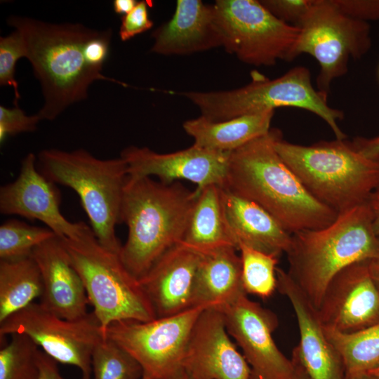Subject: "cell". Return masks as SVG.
<instances>
[{"instance_id": "1", "label": "cell", "mask_w": 379, "mask_h": 379, "mask_svg": "<svg viewBox=\"0 0 379 379\" xmlns=\"http://www.w3.org/2000/svg\"><path fill=\"white\" fill-rule=\"evenodd\" d=\"M277 129L232 152L225 187L267 211L291 234L323 228L338 213L315 199L274 147Z\"/></svg>"}, {"instance_id": "2", "label": "cell", "mask_w": 379, "mask_h": 379, "mask_svg": "<svg viewBox=\"0 0 379 379\" xmlns=\"http://www.w3.org/2000/svg\"><path fill=\"white\" fill-rule=\"evenodd\" d=\"M8 24L21 34L25 58L41 84L44 104L37 114L41 120H53L72 104L86 99L95 80L122 84L88 65L84 46L93 29L20 16L10 17Z\"/></svg>"}, {"instance_id": "3", "label": "cell", "mask_w": 379, "mask_h": 379, "mask_svg": "<svg viewBox=\"0 0 379 379\" xmlns=\"http://www.w3.org/2000/svg\"><path fill=\"white\" fill-rule=\"evenodd\" d=\"M197 197L178 182L165 184L150 177H127L121 222L128 227L120 258L137 279L168 249L182 241Z\"/></svg>"}, {"instance_id": "4", "label": "cell", "mask_w": 379, "mask_h": 379, "mask_svg": "<svg viewBox=\"0 0 379 379\" xmlns=\"http://www.w3.org/2000/svg\"><path fill=\"white\" fill-rule=\"evenodd\" d=\"M287 273L317 310L332 279L354 263L379 257V236L368 204L340 213L330 225L291 234Z\"/></svg>"}, {"instance_id": "5", "label": "cell", "mask_w": 379, "mask_h": 379, "mask_svg": "<svg viewBox=\"0 0 379 379\" xmlns=\"http://www.w3.org/2000/svg\"><path fill=\"white\" fill-rule=\"evenodd\" d=\"M274 147L307 190L338 214L366 202L379 187V162L362 156L346 140L302 145L280 135Z\"/></svg>"}, {"instance_id": "6", "label": "cell", "mask_w": 379, "mask_h": 379, "mask_svg": "<svg viewBox=\"0 0 379 379\" xmlns=\"http://www.w3.org/2000/svg\"><path fill=\"white\" fill-rule=\"evenodd\" d=\"M39 171L55 184L68 187L79 195L98 242L120 253L116 234L128 166L121 158L101 159L84 149L71 152L41 150L36 157Z\"/></svg>"}, {"instance_id": "7", "label": "cell", "mask_w": 379, "mask_h": 379, "mask_svg": "<svg viewBox=\"0 0 379 379\" xmlns=\"http://www.w3.org/2000/svg\"><path fill=\"white\" fill-rule=\"evenodd\" d=\"M178 94L196 105L201 116L212 121L291 107L309 111L321 118L331 128L335 139L345 140L338 125L342 110L330 107L326 95L315 88L309 69L296 66L283 75L270 79L256 73L244 86L218 91H187Z\"/></svg>"}, {"instance_id": "8", "label": "cell", "mask_w": 379, "mask_h": 379, "mask_svg": "<svg viewBox=\"0 0 379 379\" xmlns=\"http://www.w3.org/2000/svg\"><path fill=\"white\" fill-rule=\"evenodd\" d=\"M60 239L83 281L104 338L114 322L157 318L138 279L127 270L119 254L98 242L91 227L77 239Z\"/></svg>"}, {"instance_id": "9", "label": "cell", "mask_w": 379, "mask_h": 379, "mask_svg": "<svg viewBox=\"0 0 379 379\" xmlns=\"http://www.w3.org/2000/svg\"><path fill=\"white\" fill-rule=\"evenodd\" d=\"M298 27L286 61L301 54L312 56L319 65L317 89L326 97L332 82L347 72L350 59H360L371 47L368 23L347 15L333 0H314Z\"/></svg>"}, {"instance_id": "10", "label": "cell", "mask_w": 379, "mask_h": 379, "mask_svg": "<svg viewBox=\"0 0 379 379\" xmlns=\"http://www.w3.org/2000/svg\"><path fill=\"white\" fill-rule=\"evenodd\" d=\"M222 46L241 62L272 66L287 60L300 32L273 15L257 0H217L213 4Z\"/></svg>"}, {"instance_id": "11", "label": "cell", "mask_w": 379, "mask_h": 379, "mask_svg": "<svg viewBox=\"0 0 379 379\" xmlns=\"http://www.w3.org/2000/svg\"><path fill=\"white\" fill-rule=\"evenodd\" d=\"M209 307L198 305L149 321H121L106 331L109 338L141 366L145 379H175L182 371L187 343L199 317Z\"/></svg>"}, {"instance_id": "12", "label": "cell", "mask_w": 379, "mask_h": 379, "mask_svg": "<svg viewBox=\"0 0 379 379\" xmlns=\"http://www.w3.org/2000/svg\"><path fill=\"white\" fill-rule=\"evenodd\" d=\"M14 333L28 336L56 362L77 367L82 379H90L93 351L104 338L93 312L68 320L41 302H33L0 323L1 338Z\"/></svg>"}, {"instance_id": "13", "label": "cell", "mask_w": 379, "mask_h": 379, "mask_svg": "<svg viewBox=\"0 0 379 379\" xmlns=\"http://www.w3.org/2000/svg\"><path fill=\"white\" fill-rule=\"evenodd\" d=\"M246 295L216 309L223 315L229 335L243 352L251 368V379H292L294 364L272 338L278 325L276 315Z\"/></svg>"}, {"instance_id": "14", "label": "cell", "mask_w": 379, "mask_h": 379, "mask_svg": "<svg viewBox=\"0 0 379 379\" xmlns=\"http://www.w3.org/2000/svg\"><path fill=\"white\" fill-rule=\"evenodd\" d=\"M231 152L210 150L192 145L171 153H158L148 147L129 146L121 152L128 166V177H157L171 184L179 180L195 183L197 189L209 185L223 187Z\"/></svg>"}, {"instance_id": "15", "label": "cell", "mask_w": 379, "mask_h": 379, "mask_svg": "<svg viewBox=\"0 0 379 379\" xmlns=\"http://www.w3.org/2000/svg\"><path fill=\"white\" fill-rule=\"evenodd\" d=\"M60 201L56 184L39 171L33 153L22 161L17 178L0 188L1 213L37 220L60 238L77 239L89 226L69 221L61 213Z\"/></svg>"}, {"instance_id": "16", "label": "cell", "mask_w": 379, "mask_h": 379, "mask_svg": "<svg viewBox=\"0 0 379 379\" xmlns=\"http://www.w3.org/2000/svg\"><path fill=\"white\" fill-rule=\"evenodd\" d=\"M368 261L347 266L328 284L317 310L323 326L352 333L379 321V290Z\"/></svg>"}, {"instance_id": "17", "label": "cell", "mask_w": 379, "mask_h": 379, "mask_svg": "<svg viewBox=\"0 0 379 379\" xmlns=\"http://www.w3.org/2000/svg\"><path fill=\"white\" fill-rule=\"evenodd\" d=\"M229 335L221 312L204 310L192 331L183 371L192 379H251V368Z\"/></svg>"}, {"instance_id": "18", "label": "cell", "mask_w": 379, "mask_h": 379, "mask_svg": "<svg viewBox=\"0 0 379 379\" xmlns=\"http://www.w3.org/2000/svg\"><path fill=\"white\" fill-rule=\"evenodd\" d=\"M277 289L290 301L295 312L300 343L293 351L310 379H345L343 360L327 338L317 310L287 272L277 269Z\"/></svg>"}, {"instance_id": "19", "label": "cell", "mask_w": 379, "mask_h": 379, "mask_svg": "<svg viewBox=\"0 0 379 379\" xmlns=\"http://www.w3.org/2000/svg\"><path fill=\"white\" fill-rule=\"evenodd\" d=\"M199 252L182 241L165 252L138 281L157 317L182 312L193 306Z\"/></svg>"}, {"instance_id": "20", "label": "cell", "mask_w": 379, "mask_h": 379, "mask_svg": "<svg viewBox=\"0 0 379 379\" xmlns=\"http://www.w3.org/2000/svg\"><path fill=\"white\" fill-rule=\"evenodd\" d=\"M42 279L41 303L59 317L77 320L86 317L89 303L83 281L60 237L38 246L32 253Z\"/></svg>"}, {"instance_id": "21", "label": "cell", "mask_w": 379, "mask_h": 379, "mask_svg": "<svg viewBox=\"0 0 379 379\" xmlns=\"http://www.w3.org/2000/svg\"><path fill=\"white\" fill-rule=\"evenodd\" d=\"M151 51L164 55H183L222 46L213 5L200 0H178L175 13L156 29Z\"/></svg>"}, {"instance_id": "22", "label": "cell", "mask_w": 379, "mask_h": 379, "mask_svg": "<svg viewBox=\"0 0 379 379\" xmlns=\"http://www.w3.org/2000/svg\"><path fill=\"white\" fill-rule=\"evenodd\" d=\"M227 227L238 250L245 245L279 258L288 251L291 234L256 203L222 187Z\"/></svg>"}, {"instance_id": "23", "label": "cell", "mask_w": 379, "mask_h": 379, "mask_svg": "<svg viewBox=\"0 0 379 379\" xmlns=\"http://www.w3.org/2000/svg\"><path fill=\"white\" fill-rule=\"evenodd\" d=\"M237 251L227 246L201 253L194 282V307L208 305L219 308L246 294Z\"/></svg>"}, {"instance_id": "24", "label": "cell", "mask_w": 379, "mask_h": 379, "mask_svg": "<svg viewBox=\"0 0 379 379\" xmlns=\"http://www.w3.org/2000/svg\"><path fill=\"white\" fill-rule=\"evenodd\" d=\"M274 111H265L222 121H212L202 116L183 123L194 145L210 150L232 152L252 140L266 134Z\"/></svg>"}, {"instance_id": "25", "label": "cell", "mask_w": 379, "mask_h": 379, "mask_svg": "<svg viewBox=\"0 0 379 379\" xmlns=\"http://www.w3.org/2000/svg\"><path fill=\"white\" fill-rule=\"evenodd\" d=\"M196 190L197 197L182 242L201 253L227 246L236 248L226 224L222 187L209 185Z\"/></svg>"}, {"instance_id": "26", "label": "cell", "mask_w": 379, "mask_h": 379, "mask_svg": "<svg viewBox=\"0 0 379 379\" xmlns=\"http://www.w3.org/2000/svg\"><path fill=\"white\" fill-rule=\"evenodd\" d=\"M42 293L41 272L32 255L0 260V323L34 302Z\"/></svg>"}, {"instance_id": "27", "label": "cell", "mask_w": 379, "mask_h": 379, "mask_svg": "<svg viewBox=\"0 0 379 379\" xmlns=\"http://www.w3.org/2000/svg\"><path fill=\"white\" fill-rule=\"evenodd\" d=\"M324 328L343 360L345 375L367 373L379 366V321L352 333Z\"/></svg>"}, {"instance_id": "28", "label": "cell", "mask_w": 379, "mask_h": 379, "mask_svg": "<svg viewBox=\"0 0 379 379\" xmlns=\"http://www.w3.org/2000/svg\"><path fill=\"white\" fill-rule=\"evenodd\" d=\"M241 265V280L246 294L270 298L277 288L278 258L245 245L238 247Z\"/></svg>"}, {"instance_id": "29", "label": "cell", "mask_w": 379, "mask_h": 379, "mask_svg": "<svg viewBox=\"0 0 379 379\" xmlns=\"http://www.w3.org/2000/svg\"><path fill=\"white\" fill-rule=\"evenodd\" d=\"M55 236L48 227L9 219L0 226V260L30 257L38 246Z\"/></svg>"}, {"instance_id": "30", "label": "cell", "mask_w": 379, "mask_h": 379, "mask_svg": "<svg viewBox=\"0 0 379 379\" xmlns=\"http://www.w3.org/2000/svg\"><path fill=\"white\" fill-rule=\"evenodd\" d=\"M93 379H142V368L124 348L109 338L101 340L91 356Z\"/></svg>"}, {"instance_id": "31", "label": "cell", "mask_w": 379, "mask_h": 379, "mask_svg": "<svg viewBox=\"0 0 379 379\" xmlns=\"http://www.w3.org/2000/svg\"><path fill=\"white\" fill-rule=\"evenodd\" d=\"M10 336L0 350V379H39V347L26 335Z\"/></svg>"}, {"instance_id": "32", "label": "cell", "mask_w": 379, "mask_h": 379, "mask_svg": "<svg viewBox=\"0 0 379 379\" xmlns=\"http://www.w3.org/2000/svg\"><path fill=\"white\" fill-rule=\"evenodd\" d=\"M25 48L20 32L15 30L11 34L0 38V84L13 88L15 106L20 99L18 84L15 79V65L18 59L25 57Z\"/></svg>"}, {"instance_id": "33", "label": "cell", "mask_w": 379, "mask_h": 379, "mask_svg": "<svg viewBox=\"0 0 379 379\" xmlns=\"http://www.w3.org/2000/svg\"><path fill=\"white\" fill-rule=\"evenodd\" d=\"M41 120L36 114L27 116L18 106L8 108L0 106V142H4L8 136L20 133L32 132L36 129Z\"/></svg>"}, {"instance_id": "34", "label": "cell", "mask_w": 379, "mask_h": 379, "mask_svg": "<svg viewBox=\"0 0 379 379\" xmlns=\"http://www.w3.org/2000/svg\"><path fill=\"white\" fill-rule=\"evenodd\" d=\"M314 0H262L261 4L277 18L298 27L308 13Z\"/></svg>"}, {"instance_id": "35", "label": "cell", "mask_w": 379, "mask_h": 379, "mask_svg": "<svg viewBox=\"0 0 379 379\" xmlns=\"http://www.w3.org/2000/svg\"><path fill=\"white\" fill-rule=\"evenodd\" d=\"M149 6L148 1H138L132 11L122 16L119 31L121 41H128L153 27V21L149 15Z\"/></svg>"}, {"instance_id": "36", "label": "cell", "mask_w": 379, "mask_h": 379, "mask_svg": "<svg viewBox=\"0 0 379 379\" xmlns=\"http://www.w3.org/2000/svg\"><path fill=\"white\" fill-rule=\"evenodd\" d=\"M112 38V30H93L84 46V55L88 65L102 70L107 58Z\"/></svg>"}, {"instance_id": "37", "label": "cell", "mask_w": 379, "mask_h": 379, "mask_svg": "<svg viewBox=\"0 0 379 379\" xmlns=\"http://www.w3.org/2000/svg\"><path fill=\"white\" fill-rule=\"evenodd\" d=\"M347 15L362 21L379 20V0H333Z\"/></svg>"}, {"instance_id": "38", "label": "cell", "mask_w": 379, "mask_h": 379, "mask_svg": "<svg viewBox=\"0 0 379 379\" xmlns=\"http://www.w3.org/2000/svg\"><path fill=\"white\" fill-rule=\"evenodd\" d=\"M351 143L362 156L369 160L379 162V135L374 138L357 137Z\"/></svg>"}, {"instance_id": "39", "label": "cell", "mask_w": 379, "mask_h": 379, "mask_svg": "<svg viewBox=\"0 0 379 379\" xmlns=\"http://www.w3.org/2000/svg\"><path fill=\"white\" fill-rule=\"evenodd\" d=\"M56 363L54 359L39 350L38 353L39 379H64L58 371Z\"/></svg>"}, {"instance_id": "40", "label": "cell", "mask_w": 379, "mask_h": 379, "mask_svg": "<svg viewBox=\"0 0 379 379\" xmlns=\"http://www.w3.org/2000/svg\"><path fill=\"white\" fill-rule=\"evenodd\" d=\"M375 234L379 236V187L374 190L368 199Z\"/></svg>"}, {"instance_id": "41", "label": "cell", "mask_w": 379, "mask_h": 379, "mask_svg": "<svg viewBox=\"0 0 379 379\" xmlns=\"http://www.w3.org/2000/svg\"><path fill=\"white\" fill-rule=\"evenodd\" d=\"M138 2L135 0H114L113 8L117 14L124 16L132 11Z\"/></svg>"}, {"instance_id": "42", "label": "cell", "mask_w": 379, "mask_h": 379, "mask_svg": "<svg viewBox=\"0 0 379 379\" xmlns=\"http://www.w3.org/2000/svg\"><path fill=\"white\" fill-rule=\"evenodd\" d=\"M371 277L379 290V257L367 262Z\"/></svg>"}, {"instance_id": "43", "label": "cell", "mask_w": 379, "mask_h": 379, "mask_svg": "<svg viewBox=\"0 0 379 379\" xmlns=\"http://www.w3.org/2000/svg\"><path fill=\"white\" fill-rule=\"evenodd\" d=\"M291 360L294 364L295 368L292 379H310L302 366L298 361V360L293 356Z\"/></svg>"}, {"instance_id": "44", "label": "cell", "mask_w": 379, "mask_h": 379, "mask_svg": "<svg viewBox=\"0 0 379 379\" xmlns=\"http://www.w3.org/2000/svg\"><path fill=\"white\" fill-rule=\"evenodd\" d=\"M345 379H379L369 373H359L345 375Z\"/></svg>"}, {"instance_id": "45", "label": "cell", "mask_w": 379, "mask_h": 379, "mask_svg": "<svg viewBox=\"0 0 379 379\" xmlns=\"http://www.w3.org/2000/svg\"><path fill=\"white\" fill-rule=\"evenodd\" d=\"M175 379H192L184 371H182Z\"/></svg>"}, {"instance_id": "46", "label": "cell", "mask_w": 379, "mask_h": 379, "mask_svg": "<svg viewBox=\"0 0 379 379\" xmlns=\"http://www.w3.org/2000/svg\"><path fill=\"white\" fill-rule=\"evenodd\" d=\"M367 373H369L379 378V366L376 367L375 368H374L373 370Z\"/></svg>"}, {"instance_id": "47", "label": "cell", "mask_w": 379, "mask_h": 379, "mask_svg": "<svg viewBox=\"0 0 379 379\" xmlns=\"http://www.w3.org/2000/svg\"><path fill=\"white\" fill-rule=\"evenodd\" d=\"M142 379H145V378H142Z\"/></svg>"}]
</instances>
